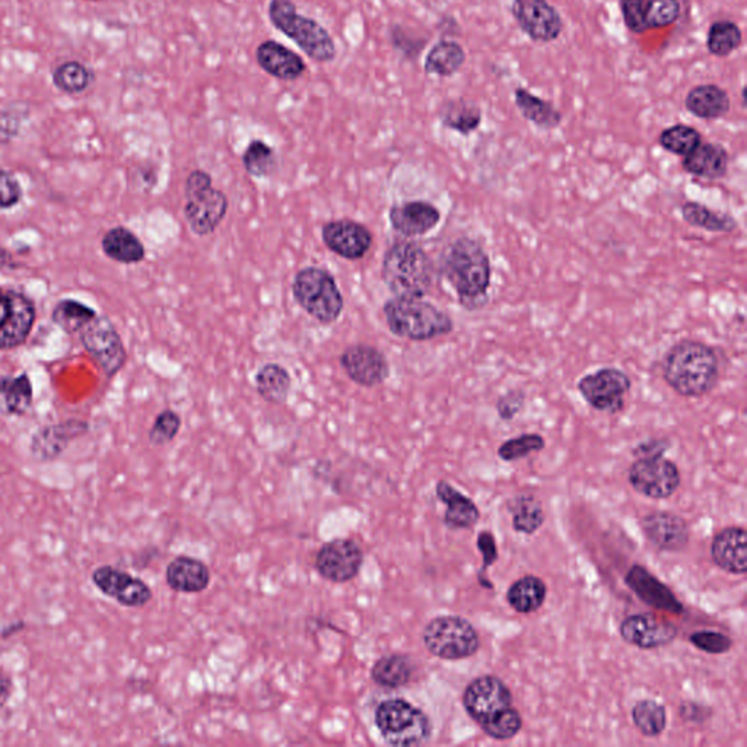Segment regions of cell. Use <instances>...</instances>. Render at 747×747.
<instances>
[{"instance_id":"obj_1","label":"cell","mask_w":747,"mask_h":747,"mask_svg":"<svg viewBox=\"0 0 747 747\" xmlns=\"http://www.w3.org/2000/svg\"><path fill=\"white\" fill-rule=\"evenodd\" d=\"M664 383L689 399L707 396L720 381V358L701 340L682 339L667 349L661 359Z\"/></svg>"},{"instance_id":"obj_2","label":"cell","mask_w":747,"mask_h":747,"mask_svg":"<svg viewBox=\"0 0 747 747\" xmlns=\"http://www.w3.org/2000/svg\"><path fill=\"white\" fill-rule=\"evenodd\" d=\"M440 270L466 310H479L488 304L492 265L479 241L462 237L448 244L441 256Z\"/></svg>"},{"instance_id":"obj_3","label":"cell","mask_w":747,"mask_h":747,"mask_svg":"<svg viewBox=\"0 0 747 747\" xmlns=\"http://www.w3.org/2000/svg\"><path fill=\"white\" fill-rule=\"evenodd\" d=\"M381 278L397 298H424L434 286L435 267L415 241H396L384 254Z\"/></svg>"},{"instance_id":"obj_4","label":"cell","mask_w":747,"mask_h":747,"mask_svg":"<svg viewBox=\"0 0 747 747\" xmlns=\"http://www.w3.org/2000/svg\"><path fill=\"white\" fill-rule=\"evenodd\" d=\"M383 313L390 332L412 342H427L454 330L453 319L424 298L394 297L384 304Z\"/></svg>"},{"instance_id":"obj_5","label":"cell","mask_w":747,"mask_h":747,"mask_svg":"<svg viewBox=\"0 0 747 747\" xmlns=\"http://www.w3.org/2000/svg\"><path fill=\"white\" fill-rule=\"evenodd\" d=\"M267 17L276 31L294 41L314 62L330 63L338 56L329 31L316 19L300 14L294 0H270Z\"/></svg>"},{"instance_id":"obj_6","label":"cell","mask_w":747,"mask_h":747,"mask_svg":"<svg viewBox=\"0 0 747 747\" xmlns=\"http://www.w3.org/2000/svg\"><path fill=\"white\" fill-rule=\"evenodd\" d=\"M292 294L305 313L324 326L338 321L345 308L338 282L329 270L321 267L301 269L292 282Z\"/></svg>"},{"instance_id":"obj_7","label":"cell","mask_w":747,"mask_h":747,"mask_svg":"<svg viewBox=\"0 0 747 747\" xmlns=\"http://www.w3.org/2000/svg\"><path fill=\"white\" fill-rule=\"evenodd\" d=\"M375 724L390 746H418L432 734L431 720L421 708L406 699H386L375 710Z\"/></svg>"},{"instance_id":"obj_8","label":"cell","mask_w":747,"mask_h":747,"mask_svg":"<svg viewBox=\"0 0 747 747\" xmlns=\"http://www.w3.org/2000/svg\"><path fill=\"white\" fill-rule=\"evenodd\" d=\"M184 218L190 230L199 237L211 235L224 221L228 212V197L215 189L211 174L195 170L186 180Z\"/></svg>"},{"instance_id":"obj_9","label":"cell","mask_w":747,"mask_h":747,"mask_svg":"<svg viewBox=\"0 0 747 747\" xmlns=\"http://www.w3.org/2000/svg\"><path fill=\"white\" fill-rule=\"evenodd\" d=\"M422 640L429 654L448 661L469 659L481 648V638L475 626L456 615L432 619L425 626Z\"/></svg>"},{"instance_id":"obj_10","label":"cell","mask_w":747,"mask_h":747,"mask_svg":"<svg viewBox=\"0 0 747 747\" xmlns=\"http://www.w3.org/2000/svg\"><path fill=\"white\" fill-rule=\"evenodd\" d=\"M82 348L101 368L106 377L113 378L127 362L125 343L113 321L98 314L78 333Z\"/></svg>"},{"instance_id":"obj_11","label":"cell","mask_w":747,"mask_h":747,"mask_svg":"<svg viewBox=\"0 0 747 747\" xmlns=\"http://www.w3.org/2000/svg\"><path fill=\"white\" fill-rule=\"evenodd\" d=\"M34 301L19 289L0 286V351L24 345L36 324Z\"/></svg>"},{"instance_id":"obj_12","label":"cell","mask_w":747,"mask_h":747,"mask_svg":"<svg viewBox=\"0 0 747 747\" xmlns=\"http://www.w3.org/2000/svg\"><path fill=\"white\" fill-rule=\"evenodd\" d=\"M577 389L590 408L616 415L625 408L632 380L619 368L605 367L581 377Z\"/></svg>"},{"instance_id":"obj_13","label":"cell","mask_w":747,"mask_h":747,"mask_svg":"<svg viewBox=\"0 0 747 747\" xmlns=\"http://www.w3.org/2000/svg\"><path fill=\"white\" fill-rule=\"evenodd\" d=\"M628 481L644 497L667 499L679 489V467L663 454H647L629 467Z\"/></svg>"},{"instance_id":"obj_14","label":"cell","mask_w":747,"mask_h":747,"mask_svg":"<svg viewBox=\"0 0 747 747\" xmlns=\"http://www.w3.org/2000/svg\"><path fill=\"white\" fill-rule=\"evenodd\" d=\"M463 707L467 715L482 727L499 712L513 707V694L497 676L476 677L464 689Z\"/></svg>"},{"instance_id":"obj_15","label":"cell","mask_w":747,"mask_h":747,"mask_svg":"<svg viewBox=\"0 0 747 747\" xmlns=\"http://www.w3.org/2000/svg\"><path fill=\"white\" fill-rule=\"evenodd\" d=\"M91 581L98 591L108 599L116 600L120 606L143 607L152 600V590L145 581L114 565H101L91 574Z\"/></svg>"},{"instance_id":"obj_16","label":"cell","mask_w":747,"mask_h":747,"mask_svg":"<svg viewBox=\"0 0 747 747\" xmlns=\"http://www.w3.org/2000/svg\"><path fill=\"white\" fill-rule=\"evenodd\" d=\"M511 14L523 33L536 43H552L564 30L561 14L548 0H513Z\"/></svg>"},{"instance_id":"obj_17","label":"cell","mask_w":747,"mask_h":747,"mask_svg":"<svg viewBox=\"0 0 747 747\" xmlns=\"http://www.w3.org/2000/svg\"><path fill=\"white\" fill-rule=\"evenodd\" d=\"M364 564L361 548L349 539H336L321 546L316 556V570L324 580L343 584L354 580Z\"/></svg>"},{"instance_id":"obj_18","label":"cell","mask_w":747,"mask_h":747,"mask_svg":"<svg viewBox=\"0 0 747 747\" xmlns=\"http://www.w3.org/2000/svg\"><path fill=\"white\" fill-rule=\"evenodd\" d=\"M343 371L361 387H377L390 377V364L386 355L374 346L352 345L340 355Z\"/></svg>"},{"instance_id":"obj_19","label":"cell","mask_w":747,"mask_h":747,"mask_svg":"<svg viewBox=\"0 0 747 747\" xmlns=\"http://www.w3.org/2000/svg\"><path fill=\"white\" fill-rule=\"evenodd\" d=\"M89 424L82 419H66L57 424L38 428L31 437L30 453L37 462H53L66 448L89 432Z\"/></svg>"},{"instance_id":"obj_20","label":"cell","mask_w":747,"mask_h":747,"mask_svg":"<svg viewBox=\"0 0 747 747\" xmlns=\"http://www.w3.org/2000/svg\"><path fill=\"white\" fill-rule=\"evenodd\" d=\"M324 244L332 253L346 260H361L373 247V234L354 219L327 222L321 230Z\"/></svg>"},{"instance_id":"obj_21","label":"cell","mask_w":747,"mask_h":747,"mask_svg":"<svg viewBox=\"0 0 747 747\" xmlns=\"http://www.w3.org/2000/svg\"><path fill=\"white\" fill-rule=\"evenodd\" d=\"M677 632L672 622L663 621L650 613L628 616L619 628L622 640L640 650L666 647L676 640Z\"/></svg>"},{"instance_id":"obj_22","label":"cell","mask_w":747,"mask_h":747,"mask_svg":"<svg viewBox=\"0 0 747 747\" xmlns=\"http://www.w3.org/2000/svg\"><path fill=\"white\" fill-rule=\"evenodd\" d=\"M648 542L664 552H680L688 546L689 527L682 517L667 511L648 514L641 520Z\"/></svg>"},{"instance_id":"obj_23","label":"cell","mask_w":747,"mask_h":747,"mask_svg":"<svg viewBox=\"0 0 747 747\" xmlns=\"http://www.w3.org/2000/svg\"><path fill=\"white\" fill-rule=\"evenodd\" d=\"M625 584L645 605L673 615L685 612V607L677 600L675 593L642 565H632L626 574Z\"/></svg>"},{"instance_id":"obj_24","label":"cell","mask_w":747,"mask_h":747,"mask_svg":"<svg viewBox=\"0 0 747 747\" xmlns=\"http://www.w3.org/2000/svg\"><path fill=\"white\" fill-rule=\"evenodd\" d=\"M256 60L267 75L279 81H298L307 72L303 57L275 40H266L257 46Z\"/></svg>"},{"instance_id":"obj_25","label":"cell","mask_w":747,"mask_h":747,"mask_svg":"<svg viewBox=\"0 0 747 747\" xmlns=\"http://www.w3.org/2000/svg\"><path fill=\"white\" fill-rule=\"evenodd\" d=\"M389 218L394 231L403 237H421L440 224L441 212L437 206L425 200H412L394 205L390 209Z\"/></svg>"},{"instance_id":"obj_26","label":"cell","mask_w":747,"mask_h":747,"mask_svg":"<svg viewBox=\"0 0 747 747\" xmlns=\"http://www.w3.org/2000/svg\"><path fill=\"white\" fill-rule=\"evenodd\" d=\"M747 533L743 527H727L714 537L711 558L721 570L734 575L747 572Z\"/></svg>"},{"instance_id":"obj_27","label":"cell","mask_w":747,"mask_h":747,"mask_svg":"<svg viewBox=\"0 0 747 747\" xmlns=\"http://www.w3.org/2000/svg\"><path fill=\"white\" fill-rule=\"evenodd\" d=\"M729 162V152L720 143H699L683 157L682 167L691 176L715 181L727 176Z\"/></svg>"},{"instance_id":"obj_28","label":"cell","mask_w":747,"mask_h":747,"mask_svg":"<svg viewBox=\"0 0 747 747\" xmlns=\"http://www.w3.org/2000/svg\"><path fill=\"white\" fill-rule=\"evenodd\" d=\"M165 580L168 587L177 593H202L211 583V572L199 559L177 556L168 565Z\"/></svg>"},{"instance_id":"obj_29","label":"cell","mask_w":747,"mask_h":747,"mask_svg":"<svg viewBox=\"0 0 747 747\" xmlns=\"http://www.w3.org/2000/svg\"><path fill=\"white\" fill-rule=\"evenodd\" d=\"M437 498L447 507L444 524L451 530L473 529L479 521V508L472 499L445 481L437 483Z\"/></svg>"},{"instance_id":"obj_30","label":"cell","mask_w":747,"mask_h":747,"mask_svg":"<svg viewBox=\"0 0 747 747\" xmlns=\"http://www.w3.org/2000/svg\"><path fill=\"white\" fill-rule=\"evenodd\" d=\"M34 402V389L30 375H0V415L19 418L27 415Z\"/></svg>"},{"instance_id":"obj_31","label":"cell","mask_w":747,"mask_h":747,"mask_svg":"<svg viewBox=\"0 0 747 747\" xmlns=\"http://www.w3.org/2000/svg\"><path fill=\"white\" fill-rule=\"evenodd\" d=\"M685 107L689 113L702 120H718L730 111L729 94L718 85H698L688 92Z\"/></svg>"},{"instance_id":"obj_32","label":"cell","mask_w":747,"mask_h":747,"mask_svg":"<svg viewBox=\"0 0 747 747\" xmlns=\"http://www.w3.org/2000/svg\"><path fill=\"white\" fill-rule=\"evenodd\" d=\"M101 249L104 256L122 265H138L146 256L145 246L138 235L122 225L111 228L104 234Z\"/></svg>"},{"instance_id":"obj_33","label":"cell","mask_w":747,"mask_h":747,"mask_svg":"<svg viewBox=\"0 0 747 747\" xmlns=\"http://www.w3.org/2000/svg\"><path fill=\"white\" fill-rule=\"evenodd\" d=\"M548 596V587L542 578L536 575H524L508 588L507 602L517 613L529 615L537 612Z\"/></svg>"},{"instance_id":"obj_34","label":"cell","mask_w":747,"mask_h":747,"mask_svg":"<svg viewBox=\"0 0 747 747\" xmlns=\"http://www.w3.org/2000/svg\"><path fill=\"white\" fill-rule=\"evenodd\" d=\"M514 100H516L521 116L539 129L551 130L561 125L562 114L559 110H556L549 101L536 97L527 89L517 88L514 92Z\"/></svg>"},{"instance_id":"obj_35","label":"cell","mask_w":747,"mask_h":747,"mask_svg":"<svg viewBox=\"0 0 747 747\" xmlns=\"http://www.w3.org/2000/svg\"><path fill=\"white\" fill-rule=\"evenodd\" d=\"M466 63V52L459 43L441 40L432 46L425 59L424 69L428 75L448 78L456 75Z\"/></svg>"},{"instance_id":"obj_36","label":"cell","mask_w":747,"mask_h":747,"mask_svg":"<svg viewBox=\"0 0 747 747\" xmlns=\"http://www.w3.org/2000/svg\"><path fill=\"white\" fill-rule=\"evenodd\" d=\"M683 221L691 227L699 228L715 234H730L739 227L736 219L723 212L712 211L708 206L699 202H685L680 208Z\"/></svg>"},{"instance_id":"obj_37","label":"cell","mask_w":747,"mask_h":747,"mask_svg":"<svg viewBox=\"0 0 747 747\" xmlns=\"http://www.w3.org/2000/svg\"><path fill=\"white\" fill-rule=\"evenodd\" d=\"M440 120L447 129L467 136L481 126L482 111L472 101L451 100L441 107Z\"/></svg>"},{"instance_id":"obj_38","label":"cell","mask_w":747,"mask_h":747,"mask_svg":"<svg viewBox=\"0 0 747 747\" xmlns=\"http://www.w3.org/2000/svg\"><path fill=\"white\" fill-rule=\"evenodd\" d=\"M413 676V664L403 654H389L375 661L371 677L378 686L387 689L408 685Z\"/></svg>"},{"instance_id":"obj_39","label":"cell","mask_w":747,"mask_h":747,"mask_svg":"<svg viewBox=\"0 0 747 747\" xmlns=\"http://www.w3.org/2000/svg\"><path fill=\"white\" fill-rule=\"evenodd\" d=\"M98 316L97 311L75 298H62L53 307L52 320L68 335H76Z\"/></svg>"},{"instance_id":"obj_40","label":"cell","mask_w":747,"mask_h":747,"mask_svg":"<svg viewBox=\"0 0 747 747\" xmlns=\"http://www.w3.org/2000/svg\"><path fill=\"white\" fill-rule=\"evenodd\" d=\"M291 375L279 364H266L257 371L256 389L266 402L282 405L291 390Z\"/></svg>"},{"instance_id":"obj_41","label":"cell","mask_w":747,"mask_h":747,"mask_svg":"<svg viewBox=\"0 0 747 747\" xmlns=\"http://www.w3.org/2000/svg\"><path fill=\"white\" fill-rule=\"evenodd\" d=\"M632 721L645 737H659L667 726V712L663 705L653 699H642L632 708Z\"/></svg>"},{"instance_id":"obj_42","label":"cell","mask_w":747,"mask_h":747,"mask_svg":"<svg viewBox=\"0 0 747 747\" xmlns=\"http://www.w3.org/2000/svg\"><path fill=\"white\" fill-rule=\"evenodd\" d=\"M743 43V33L733 21H717L708 30L707 47L712 56L727 57Z\"/></svg>"},{"instance_id":"obj_43","label":"cell","mask_w":747,"mask_h":747,"mask_svg":"<svg viewBox=\"0 0 747 747\" xmlns=\"http://www.w3.org/2000/svg\"><path fill=\"white\" fill-rule=\"evenodd\" d=\"M95 75L91 69L87 66L82 65L81 62L71 60V62L62 63L57 66L56 71L53 72V82L56 88L60 91L66 92V94H79L84 92L85 89L89 88V85L94 82Z\"/></svg>"},{"instance_id":"obj_44","label":"cell","mask_w":747,"mask_h":747,"mask_svg":"<svg viewBox=\"0 0 747 747\" xmlns=\"http://www.w3.org/2000/svg\"><path fill=\"white\" fill-rule=\"evenodd\" d=\"M659 143L664 151L677 157H686L702 143V135L695 127L688 125H675L667 127L661 132Z\"/></svg>"},{"instance_id":"obj_45","label":"cell","mask_w":747,"mask_h":747,"mask_svg":"<svg viewBox=\"0 0 747 747\" xmlns=\"http://www.w3.org/2000/svg\"><path fill=\"white\" fill-rule=\"evenodd\" d=\"M243 165L251 177L270 176L276 168L275 149L262 139H254L244 151Z\"/></svg>"},{"instance_id":"obj_46","label":"cell","mask_w":747,"mask_h":747,"mask_svg":"<svg viewBox=\"0 0 747 747\" xmlns=\"http://www.w3.org/2000/svg\"><path fill=\"white\" fill-rule=\"evenodd\" d=\"M511 511H513V529L517 533L533 534L542 527L545 521V513L540 502L527 495L517 498Z\"/></svg>"},{"instance_id":"obj_47","label":"cell","mask_w":747,"mask_h":747,"mask_svg":"<svg viewBox=\"0 0 747 747\" xmlns=\"http://www.w3.org/2000/svg\"><path fill=\"white\" fill-rule=\"evenodd\" d=\"M546 447L545 438L540 434H521L510 438L499 445L498 457L504 462H517V460L529 457L530 454L539 453Z\"/></svg>"},{"instance_id":"obj_48","label":"cell","mask_w":747,"mask_h":747,"mask_svg":"<svg viewBox=\"0 0 747 747\" xmlns=\"http://www.w3.org/2000/svg\"><path fill=\"white\" fill-rule=\"evenodd\" d=\"M680 15L679 0H645L644 22L648 30L675 24Z\"/></svg>"},{"instance_id":"obj_49","label":"cell","mask_w":747,"mask_h":747,"mask_svg":"<svg viewBox=\"0 0 747 747\" xmlns=\"http://www.w3.org/2000/svg\"><path fill=\"white\" fill-rule=\"evenodd\" d=\"M481 729L486 736L494 740L514 739L523 729V718L517 708L510 707L483 724Z\"/></svg>"},{"instance_id":"obj_50","label":"cell","mask_w":747,"mask_h":747,"mask_svg":"<svg viewBox=\"0 0 747 747\" xmlns=\"http://www.w3.org/2000/svg\"><path fill=\"white\" fill-rule=\"evenodd\" d=\"M181 428V418L171 409L162 410L155 418L154 425L149 431V443L152 445L170 444L177 437Z\"/></svg>"},{"instance_id":"obj_51","label":"cell","mask_w":747,"mask_h":747,"mask_svg":"<svg viewBox=\"0 0 747 747\" xmlns=\"http://www.w3.org/2000/svg\"><path fill=\"white\" fill-rule=\"evenodd\" d=\"M689 641L699 651L708 654H726L733 647V640L729 635L718 631H696L691 634Z\"/></svg>"},{"instance_id":"obj_52","label":"cell","mask_w":747,"mask_h":747,"mask_svg":"<svg viewBox=\"0 0 747 747\" xmlns=\"http://www.w3.org/2000/svg\"><path fill=\"white\" fill-rule=\"evenodd\" d=\"M24 199V189L17 176L0 167V211L17 208Z\"/></svg>"},{"instance_id":"obj_53","label":"cell","mask_w":747,"mask_h":747,"mask_svg":"<svg viewBox=\"0 0 747 747\" xmlns=\"http://www.w3.org/2000/svg\"><path fill=\"white\" fill-rule=\"evenodd\" d=\"M623 21L626 28L634 34H642L647 31L644 22L645 0H619Z\"/></svg>"},{"instance_id":"obj_54","label":"cell","mask_w":747,"mask_h":747,"mask_svg":"<svg viewBox=\"0 0 747 747\" xmlns=\"http://www.w3.org/2000/svg\"><path fill=\"white\" fill-rule=\"evenodd\" d=\"M524 403H526V393L523 390H510V392L502 394L497 402L499 418L502 421H511L523 410Z\"/></svg>"},{"instance_id":"obj_55","label":"cell","mask_w":747,"mask_h":747,"mask_svg":"<svg viewBox=\"0 0 747 747\" xmlns=\"http://www.w3.org/2000/svg\"><path fill=\"white\" fill-rule=\"evenodd\" d=\"M390 40H392L393 47L397 52L402 53L403 56L412 57V59L418 57L425 44V41L416 43V40L410 38L400 25H393L390 28Z\"/></svg>"},{"instance_id":"obj_56","label":"cell","mask_w":747,"mask_h":747,"mask_svg":"<svg viewBox=\"0 0 747 747\" xmlns=\"http://www.w3.org/2000/svg\"><path fill=\"white\" fill-rule=\"evenodd\" d=\"M478 548L481 549L483 555V568L479 578L485 574V570L491 565L495 564L498 559L497 543H495L494 534L489 532H482L478 537Z\"/></svg>"},{"instance_id":"obj_57","label":"cell","mask_w":747,"mask_h":747,"mask_svg":"<svg viewBox=\"0 0 747 747\" xmlns=\"http://www.w3.org/2000/svg\"><path fill=\"white\" fill-rule=\"evenodd\" d=\"M12 694H14V679L0 667V710L8 704Z\"/></svg>"},{"instance_id":"obj_58","label":"cell","mask_w":747,"mask_h":747,"mask_svg":"<svg viewBox=\"0 0 747 747\" xmlns=\"http://www.w3.org/2000/svg\"><path fill=\"white\" fill-rule=\"evenodd\" d=\"M14 267H17V265H15L14 256H12L11 251L0 246V272L14 269Z\"/></svg>"},{"instance_id":"obj_59","label":"cell","mask_w":747,"mask_h":747,"mask_svg":"<svg viewBox=\"0 0 747 747\" xmlns=\"http://www.w3.org/2000/svg\"><path fill=\"white\" fill-rule=\"evenodd\" d=\"M25 622L19 621L12 623V625L6 626V628L2 629V634H0V637L3 638V640H6V638L11 637V635L18 634V632H21L22 629L25 628Z\"/></svg>"},{"instance_id":"obj_60","label":"cell","mask_w":747,"mask_h":747,"mask_svg":"<svg viewBox=\"0 0 747 747\" xmlns=\"http://www.w3.org/2000/svg\"><path fill=\"white\" fill-rule=\"evenodd\" d=\"M88 2H100V0H88Z\"/></svg>"}]
</instances>
